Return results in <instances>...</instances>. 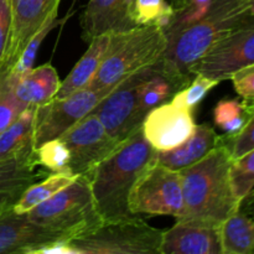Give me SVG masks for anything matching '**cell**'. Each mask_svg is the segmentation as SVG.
<instances>
[{
    "mask_svg": "<svg viewBox=\"0 0 254 254\" xmlns=\"http://www.w3.org/2000/svg\"><path fill=\"white\" fill-rule=\"evenodd\" d=\"M232 161L230 149L222 138L221 144L205 158L180 170L184 207L176 220L221 226L238 211L241 201L231 183Z\"/></svg>",
    "mask_w": 254,
    "mask_h": 254,
    "instance_id": "cell-1",
    "label": "cell"
},
{
    "mask_svg": "<svg viewBox=\"0 0 254 254\" xmlns=\"http://www.w3.org/2000/svg\"><path fill=\"white\" fill-rule=\"evenodd\" d=\"M10 25H11L10 0H0V66L4 60L5 50L9 40Z\"/></svg>",
    "mask_w": 254,
    "mask_h": 254,
    "instance_id": "cell-33",
    "label": "cell"
},
{
    "mask_svg": "<svg viewBox=\"0 0 254 254\" xmlns=\"http://www.w3.org/2000/svg\"><path fill=\"white\" fill-rule=\"evenodd\" d=\"M78 176L71 173H51L41 183H35L26 189V191L14 205V211L17 213H27L37 205L49 200L62 189L67 188Z\"/></svg>",
    "mask_w": 254,
    "mask_h": 254,
    "instance_id": "cell-23",
    "label": "cell"
},
{
    "mask_svg": "<svg viewBox=\"0 0 254 254\" xmlns=\"http://www.w3.org/2000/svg\"><path fill=\"white\" fill-rule=\"evenodd\" d=\"M196 127L193 111L166 101L146 114L141 130L156 151H166L185 143Z\"/></svg>",
    "mask_w": 254,
    "mask_h": 254,
    "instance_id": "cell-14",
    "label": "cell"
},
{
    "mask_svg": "<svg viewBox=\"0 0 254 254\" xmlns=\"http://www.w3.org/2000/svg\"><path fill=\"white\" fill-rule=\"evenodd\" d=\"M223 143L228 146L232 160L241 158L254 149V112L251 113L247 123L233 136H222Z\"/></svg>",
    "mask_w": 254,
    "mask_h": 254,
    "instance_id": "cell-31",
    "label": "cell"
},
{
    "mask_svg": "<svg viewBox=\"0 0 254 254\" xmlns=\"http://www.w3.org/2000/svg\"><path fill=\"white\" fill-rule=\"evenodd\" d=\"M160 254H222L220 226L176 220L164 231Z\"/></svg>",
    "mask_w": 254,
    "mask_h": 254,
    "instance_id": "cell-15",
    "label": "cell"
},
{
    "mask_svg": "<svg viewBox=\"0 0 254 254\" xmlns=\"http://www.w3.org/2000/svg\"><path fill=\"white\" fill-rule=\"evenodd\" d=\"M37 225L66 235L69 240L88 233L103 223L87 175H79L67 188L27 212Z\"/></svg>",
    "mask_w": 254,
    "mask_h": 254,
    "instance_id": "cell-5",
    "label": "cell"
},
{
    "mask_svg": "<svg viewBox=\"0 0 254 254\" xmlns=\"http://www.w3.org/2000/svg\"><path fill=\"white\" fill-rule=\"evenodd\" d=\"M35 151L29 155L0 160V207L14 206L27 188L36 183L42 171L36 173Z\"/></svg>",
    "mask_w": 254,
    "mask_h": 254,
    "instance_id": "cell-19",
    "label": "cell"
},
{
    "mask_svg": "<svg viewBox=\"0 0 254 254\" xmlns=\"http://www.w3.org/2000/svg\"><path fill=\"white\" fill-rule=\"evenodd\" d=\"M26 106L16 98L9 71L0 72V134L21 114Z\"/></svg>",
    "mask_w": 254,
    "mask_h": 254,
    "instance_id": "cell-27",
    "label": "cell"
},
{
    "mask_svg": "<svg viewBox=\"0 0 254 254\" xmlns=\"http://www.w3.org/2000/svg\"><path fill=\"white\" fill-rule=\"evenodd\" d=\"M129 210L135 216H173L179 218L184 207L180 171L151 164L140 174L128 197Z\"/></svg>",
    "mask_w": 254,
    "mask_h": 254,
    "instance_id": "cell-7",
    "label": "cell"
},
{
    "mask_svg": "<svg viewBox=\"0 0 254 254\" xmlns=\"http://www.w3.org/2000/svg\"><path fill=\"white\" fill-rule=\"evenodd\" d=\"M61 0H10L11 25L0 72L14 67L30 40L49 21L57 17Z\"/></svg>",
    "mask_w": 254,
    "mask_h": 254,
    "instance_id": "cell-13",
    "label": "cell"
},
{
    "mask_svg": "<svg viewBox=\"0 0 254 254\" xmlns=\"http://www.w3.org/2000/svg\"><path fill=\"white\" fill-rule=\"evenodd\" d=\"M35 113L36 107H26L0 134V160L34 153Z\"/></svg>",
    "mask_w": 254,
    "mask_h": 254,
    "instance_id": "cell-21",
    "label": "cell"
},
{
    "mask_svg": "<svg viewBox=\"0 0 254 254\" xmlns=\"http://www.w3.org/2000/svg\"><path fill=\"white\" fill-rule=\"evenodd\" d=\"M231 183L235 195L242 201L254 188V149L231 164Z\"/></svg>",
    "mask_w": 254,
    "mask_h": 254,
    "instance_id": "cell-28",
    "label": "cell"
},
{
    "mask_svg": "<svg viewBox=\"0 0 254 254\" xmlns=\"http://www.w3.org/2000/svg\"><path fill=\"white\" fill-rule=\"evenodd\" d=\"M129 0H89L82 16L83 39L91 41L104 34H116L135 27L128 16Z\"/></svg>",
    "mask_w": 254,
    "mask_h": 254,
    "instance_id": "cell-16",
    "label": "cell"
},
{
    "mask_svg": "<svg viewBox=\"0 0 254 254\" xmlns=\"http://www.w3.org/2000/svg\"><path fill=\"white\" fill-rule=\"evenodd\" d=\"M240 210L243 211L245 213H247L250 217H252L254 220V188L253 190L241 201Z\"/></svg>",
    "mask_w": 254,
    "mask_h": 254,
    "instance_id": "cell-34",
    "label": "cell"
},
{
    "mask_svg": "<svg viewBox=\"0 0 254 254\" xmlns=\"http://www.w3.org/2000/svg\"><path fill=\"white\" fill-rule=\"evenodd\" d=\"M218 83L220 82L202 76V74H195V78L191 79L188 87L176 92L171 97V102L193 111L196 106H198V103L207 96L208 92L215 88Z\"/></svg>",
    "mask_w": 254,
    "mask_h": 254,
    "instance_id": "cell-29",
    "label": "cell"
},
{
    "mask_svg": "<svg viewBox=\"0 0 254 254\" xmlns=\"http://www.w3.org/2000/svg\"><path fill=\"white\" fill-rule=\"evenodd\" d=\"M243 104H245V107H246V109H247V111H248V113H250V114L253 113V112H254V103L247 104V103H245V102H243Z\"/></svg>",
    "mask_w": 254,
    "mask_h": 254,
    "instance_id": "cell-36",
    "label": "cell"
},
{
    "mask_svg": "<svg viewBox=\"0 0 254 254\" xmlns=\"http://www.w3.org/2000/svg\"><path fill=\"white\" fill-rule=\"evenodd\" d=\"M11 76L15 96L26 107L47 103L56 97L61 86L59 73L51 64L32 67L21 74L11 73Z\"/></svg>",
    "mask_w": 254,
    "mask_h": 254,
    "instance_id": "cell-18",
    "label": "cell"
},
{
    "mask_svg": "<svg viewBox=\"0 0 254 254\" xmlns=\"http://www.w3.org/2000/svg\"><path fill=\"white\" fill-rule=\"evenodd\" d=\"M163 230L139 216L103 222L93 231L67 242L71 254H160Z\"/></svg>",
    "mask_w": 254,
    "mask_h": 254,
    "instance_id": "cell-6",
    "label": "cell"
},
{
    "mask_svg": "<svg viewBox=\"0 0 254 254\" xmlns=\"http://www.w3.org/2000/svg\"><path fill=\"white\" fill-rule=\"evenodd\" d=\"M62 22L64 21L59 20L57 17L50 19L49 21H47L46 24H45L44 26H42L36 34H35V36L30 40L29 44L25 46V49L22 50L21 55H20V57L17 59L16 64H14V67H12L9 72H11V73L14 74H21V73H25V72L30 71V69L34 67L35 59H36V55L37 52H39L40 46H41V44L44 42L45 37H46L47 35H49L50 32L57 26V25L62 24Z\"/></svg>",
    "mask_w": 254,
    "mask_h": 254,
    "instance_id": "cell-30",
    "label": "cell"
},
{
    "mask_svg": "<svg viewBox=\"0 0 254 254\" xmlns=\"http://www.w3.org/2000/svg\"><path fill=\"white\" fill-rule=\"evenodd\" d=\"M251 114L238 99H221L213 109V121L226 136H233L245 127Z\"/></svg>",
    "mask_w": 254,
    "mask_h": 254,
    "instance_id": "cell-25",
    "label": "cell"
},
{
    "mask_svg": "<svg viewBox=\"0 0 254 254\" xmlns=\"http://www.w3.org/2000/svg\"><path fill=\"white\" fill-rule=\"evenodd\" d=\"M60 139L71 154L72 173L87 176L122 144L112 138L93 112L83 117Z\"/></svg>",
    "mask_w": 254,
    "mask_h": 254,
    "instance_id": "cell-11",
    "label": "cell"
},
{
    "mask_svg": "<svg viewBox=\"0 0 254 254\" xmlns=\"http://www.w3.org/2000/svg\"><path fill=\"white\" fill-rule=\"evenodd\" d=\"M220 237L222 254L254 253V220L238 208L221 223Z\"/></svg>",
    "mask_w": 254,
    "mask_h": 254,
    "instance_id": "cell-22",
    "label": "cell"
},
{
    "mask_svg": "<svg viewBox=\"0 0 254 254\" xmlns=\"http://www.w3.org/2000/svg\"><path fill=\"white\" fill-rule=\"evenodd\" d=\"M37 165H41L51 173H71V154L61 139H52L35 149ZM76 175V174H74Z\"/></svg>",
    "mask_w": 254,
    "mask_h": 254,
    "instance_id": "cell-26",
    "label": "cell"
},
{
    "mask_svg": "<svg viewBox=\"0 0 254 254\" xmlns=\"http://www.w3.org/2000/svg\"><path fill=\"white\" fill-rule=\"evenodd\" d=\"M246 5H247V9L251 14L254 15V0H245Z\"/></svg>",
    "mask_w": 254,
    "mask_h": 254,
    "instance_id": "cell-35",
    "label": "cell"
},
{
    "mask_svg": "<svg viewBox=\"0 0 254 254\" xmlns=\"http://www.w3.org/2000/svg\"><path fill=\"white\" fill-rule=\"evenodd\" d=\"M222 141V136L207 123L196 127L192 135L181 145L166 151H156L155 163L180 171L205 158L212 149Z\"/></svg>",
    "mask_w": 254,
    "mask_h": 254,
    "instance_id": "cell-17",
    "label": "cell"
},
{
    "mask_svg": "<svg viewBox=\"0 0 254 254\" xmlns=\"http://www.w3.org/2000/svg\"><path fill=\"white\" fill-rule=\"evenodd\" d=\"M230 79L245 103H254V64L236 71Z\"/></svg>",
    "mask_w": 254,
    "mask_h": 254,
    "instance_id": "cell-32",
    "label": "cell"
},
{
    "mask_svg": "<svg viewBox=\"0 0 254 254\" xmlns=\"http://www.w3.org/2000/svg\"><path fill=\"white\" fill-rule=\"evenodd\" d=\"M169 40L158 25L135 26L112 34L106 57L89 87L116 88L121 82L160 60Z\"/></svg>",
    "mask_w": 254,
    "mask_h": 254,
    "instance_id": "cell-4",
    "label": "cell"
},
{
    "mask_svg": "<svg viewBox=\"0 0 254 254\" xmlns=\"http://www.w3.org/2000/svg\"><path fill=\"white\" fill-rule=\"evenodd\" d=\"M155 154L140 127L92 171V195L103 222L135 217L129 210V193L140 174L155 163Z\"/></svg>",
    "mask_w": 254,
    "mask_h": 254,
    "instance_id": "cell-2",
    "label": "cell"
},
{
    "mask_svg": "<svg viewBox=\"0 0 254 254\" xmlns=\"http://www.w3.org/2000/svg\"><path fill=\"white\" fill-rule=\"evenodd\" d=\"M69 241L64 233L37 225L14 206L0 207V254H41L55 243Z\"/></svg>",
    "mask_w": 254,
    "mask_h": 254,
    "instance_id": "cell-12",
    "label": "cell"
},
{
    "mask_svg": "<svg viewBox=\"0 0 254 254\" xmlns=\"http://www.w3.org/2000/svg\"><path fill=\"white\" fill-rule=\"evenodd\" d=\"M252 16L245 0H218L210 14L169 39L168 49L160 59L164 69L189 86L191 66L218 40Z\"/></svg>",
    "mask_w": 254,
    "mask_h": 254,
    "instance_id": "cell-3",
    "label": "cell"
},
{
    "mask_svg": "<svg viewBox=\"0 0 254 254\" xmlns=\"http://www.w3.org/2000/svg\"><path fill=\"white\" fill-rule=\"evenodd\" d=\"M154 64L121 82L92 111L118 143H123L141 127L144 118L139 111V89L144 79L151 73Z\"/></svg>",
    "mask_w": 254,
    "mask_h": 254,
    "instance_id": "cell-9",
    "label": "cell"
},
{
    "mask_svg": "<svg viewBox=\"0 0 254 254\" xmlns=\"http://www.w3.org/2000/svg\"><path fill=\"white\" fill-rule=\"evenodd\" d=\"M174 12L175 7L168 0H129L128 16L134 26L158 25L164 29Z\"/></svg>",
    "mask_w": 254,
    "mask_h": 254,
    "instance_id": "cell-24",
    "label": "cell"
},
{
    "mask_svg": "<svg viewBox=\"0 0 254 254\" xmlns=\"http://www.w3.org/2000/svg\"><path fill=\"white\" fill-rule=\"evenodd\" d=\"M112 34H104L94 37L89 41V46L83 56L79 59L76 66L72 68L68 76L61 82L56 98H64L82 88H86L91 84L92 79L96 76L97 71L101 67L107 51L111 45Z\"/></svg>",
    "mask_w": 254,
    "mask_h": 254,
    "instance_id": "cell-20",
    "label": "cell"
},
{
    "mask_svg": "<svg viewBox=\"0 0 254 254\" xmlns=\"http://www.w3.org/2000/svg\"><path fill=\"white\" fill-rule=\"evenodd\" d=\"M114 88L86 87L64 98L51 99L36 107L34 122V146L59 139L69 128L91 113Z\"/></svg>",
    "mask_w": 254,
    "mask_h": 254,
    "instance_id": "cell-8",
    "label": "cell"
},
{
    "mask_svg": "<svg viewBox=\"0 0 254 254\" xmlns=\"http://www.w3.org/2000/svg\"><path fill=\"white\" fill-rule=\"evenodd\" d=\"M254 64V15L218 40L198 61L191 66L190 74L221 82L230 79L236 71Z\"/></svg>",
    "mask_w": 254,
    "mask_h": 254,
    "instance_id": "cell-10",
    "label": "cell"
}]
</instances>
